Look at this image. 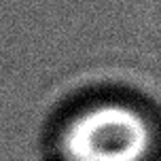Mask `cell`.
I'll list each match as a JSON object with an SVG mask.
<instances>
[{"label":"cell","instance_id":"obj_1","mask_svg":"<svg viewBox=\"0 0 161 161\" xmlns=\"http://www.w3.org/2000/svg\"><path fill=\"white\" fill-rule=\"evenodd\" d=\"M62 144L70 161H142L153 144V131L138 110L110 102L76 114Z\"/></svg>","mask_w":161,"mask_h":161}]
</instances>
